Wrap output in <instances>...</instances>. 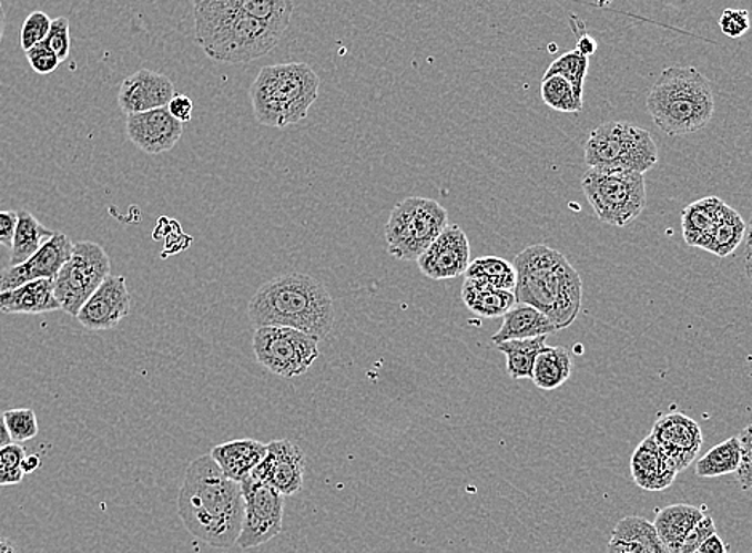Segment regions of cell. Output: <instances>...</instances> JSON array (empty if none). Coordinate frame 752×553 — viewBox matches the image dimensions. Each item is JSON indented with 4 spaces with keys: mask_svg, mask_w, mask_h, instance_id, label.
Instances as JSON below:
<instances>
[{
    "mask_svg": "<svg viewBox=\"0 0 752 553\" xmlns=\"http://www.w3.org/2000/svg\"><path fill=\"white\" fill-rule=\"evenodd\" d=\"M244 508L242 484L227 479L210 454L187 465L179 515L194 537L212 547H231L241 534Z\"/></svg>",
    "mask_w": 752,
    "mask_h": 553,
    "instance_id": "1",
    "label": "cell"
},
{
    "mask_svg": "<svg viewBox=\"0 0 752 553\" xmlns=\"http://www.w3.org/2000/svg\"><path fill=\"white\" fill-rule=\"evenodd\" d=\"M516 303L543 313L559 330L569 328L581 310L583 280L569 259L548 245H530L515 258Z\"/></svg>",
    "mask_w": 752,
    "mask_h": 553,
    "instance_id": "2",
    "label": "cell"
},
{
    "mask_svg": "<svg viewBox=\"0 0 752 553\" xmlns=\"http://www.w3.org/2000/svg\"><path fill=\"white\" fill-rule=\"evenodd\" d=\"M253 327L295 328L322 339L334 330L335 306L331 293L317 278L284 274L271 278L248 303Z\"/></svg>",
    "mask_w": 752,
    "mask_h": 553,
    "instance_id": "3",
    "label": "cell"
},
{
    "mask_svg": "<svg viewBox=\"0 0 752 553\" xmlns=\"http://www.w3.org/2000/svg\"><path fill=\"white\" fill-rule=\"evenodd\" d=\"M285 32V28L248 17L236 0H194L195 42L220 63H248L265 57Z\"/></svg>",
    "mask_w": 752,
    "mask_h": 553,
    "instance_id": "4",
    "label": "cell"
},
{
    "mask_svg": "<svg viewBox=\"0 0 752 553\" xmlns=\"http://www.w3.org/2000/svg\"><path fill=\"white\" fill-rule=\"evenodd\" d=\"M647 110L668 136L692 135L714 115L712 83L697 68H667L647 95Z\"/></svg>",
    "mask_w": 752,
    "mask_h": 553,
    "instance_id": "5",
    "label": "cell"
},
{
    "mask_svg": "<svg viewBox=\"0 0 752 553\" xmlns=\"http://www.w3.org/2000/svg\"><path fill=\"white\" fill-rule=\"evenodd\" d=\"M321 79L306 63L265 66L251 86L256 122L273 129L299 124L319 96Z\"/></svg>",
    "mask_w": 752,
    "mask_h": 553,
    "instance_id": "6",
    "label": "cell"
},
{
    "mask_svg": "<svg viewBox=\"0 0 752 553\" xmlns=\"http://www.w3.org/2000/svg\"><path fill=\"white\" fill-rule=\"evenodd\" d=\"M589 168L647 173L657 165L658 147L652 135L631 122H606L589 133L585 144Z\"/></svg>",
    "mask_w": 752,
    "mask_h": 553,
    "instance_id": "7",
    "label": "cell"
},
{
    "mask_svg": "<svg viewBox=\"0 0 752 553\" xmlns=\"http://www.w3.org/2000/svg\"><path fill=\"white\" fill-rule=\"evenodd\" d=\"M448 226V212L433 198L397 202L385 227L386 249L399 262H417Z\"/></svg>",
    "mask_w": 752,
    "mask_h": 553,
    "instance_id": "8",
    "label": "cell"
},
{
    "mask_svg": "<svg viewBox=\"0 0 752 553\" xmlns=\"http://www.w3.org/2000/svg\"><path fill=\"white\" fill-rule=\"evenodd\" d=\"M581 187L600 222L609 226H628L647 207L642 173L589 168L581 180Z\"/></svg>",
    "mask_w": 752,
    "mask_h": 553,
    "instance_id": "9",
    "label": "cell"
},
{
    "mask_svg": "<svg viewBox=\"0 0 752 553\" xmlns=\"http://www.w3.org/2000/svg\"><path fill=\"white\" fill-rule=\"evenodd\" d=\"M319 341L295 328L260 327L253 335V352L270 373L292 379L305 375L319 359Z\"/></svg>",
    "mask_w": 752,
    "mask_h": 553,
    "instance_id": "10",
    "label": "cell"
},
{
    "mask_svg": "<svg viewBox=\"0 0 752 553\" xmlns=\"http://www.w3.org/2000/svg\"><path fill=\"white\" fill-rule=\"evenodd\" d=\"M111 276V259L95 242H78L71 258L55 277V296L61 310L78 317L79 310L96 288Z\"/></svg>",
    "mask_w": 752,
    "mask_h": 553,
    "instance_id": "11",
    "label": "cell"
},
{
    "mask_svg": "<svg viewBox=\"0 0 752 553\" xmlns=\"http://www.w3.org/2000/svg\"><path fill=\"white\" fill-rule=\"evenodd\" d=\"M241 484L245 508L236 545L248 551L266 544L281 533L285 496L253 477H248Z\"/></svg>",
    "mask_w": 752,
    "mask_h": 553,
    "instance_id": "12",
    "label": "cell"
},
{
    "mask_svg": "<svg viewBox=\"0 0 752 553\" xmlns=\"http://www.w3.org/2000/svg\"><path fill=\"white\" fill-rule=\"evenodd\" d=\"M423 276L450 280L465 276L471 264V244L458 224H448L439 237L417 259Z\"/></svg>",
    "mask_w": 752,
    "mask_h": 553,
    "instance_id": "13",
    "label": "cell"
},
{
    "mask_svg": "<svg viewBox=\"0 0 752 553\" xmlns=\"http://www.w3.org/2000/svg\"><path fill=\"white\" fill-rule=\"evenodd\" d=\"M306 459L302 448L292 440H274L267 443L266 457L262 459L253 479L270 484L284 496L302 491L305 482Z\"/></svg>",
    "mask_w": 752,
    "mask_h": 553,
    "instance_id": "14",
    "label": "cell"
},
{
    "mask_svg": "<svg viewBox=\"0 0 752 553\" xmlns=\"http://www.w3.org/2000/svg\"><path fill=\"white\" fill-rule=\"evenodd\" d=\"M650 436L678 473L690 468L703 444L700 424L682 413L661 416Z\"/></svg>",
    "mask_w": 752,
    "mask_h": 553,
    "instance_id": "15",
    "label": "cell"
},
{
    "mask_svg": "<svg viewBox=\"0 0 752 553\" xmlns=\"http://www.w3.org/2000/svg\"><path fill=\"white\" fill-rule=\"evenodd\" d=\"M182 122L167 107L126 115V139L148 155L170 153L183 136Z\"/></svg>",
    "mask_w": 752,
    "mask_h": 553,
    "instance_id": "16",
    "label": "cell"
},
{
    "mask_svg": "<svg viewBox=\"0 0 752 553\" xmlns=\"http://www.w3.org/2000/svg\"><path fill=\"white\" fill-rule=\"evenodd\" d=\"M130 293L124 276H110L87 299L78 314L79 324L90 331L112 330L130 313Z\"/></svg>",
    "mask_w": 752,
    "mask_h": 553,
    "instance_id": "17",
    "label": "cell"
},
{
    "mask_svg": "<svg viewBox=\"0 0 752 553\" xmlns=\"http://www.w3.org/2000/svg\"><path fill=\"white\" fill-rule=\"evenodd\" d=\"M72 247L74 244L67 234L55 233V236L50 238L28 262L0 270V291L12 290L28 281L41 280V278L55 280L61 267L71 258Z\"/></svg>",
    "mask_w": 752,
    "mask_h": 553,
    "instance_id": "18",
    "label": "cell"
},
{
    "mask_svg": "<svg viewBox=\"0 0 752 553\" xmlns=\"http://www.w3.org/2000/svg\"><path fill=\"white\" fill-rule=\"evenodd\" d=\"M175 96V85L167 75L150 70H140L124 79L119 89L118 103L124 114H139L167 107Z\"/></svg>",
    "mask_w": 752,
    "mask_h": 553,
    "instance_id": "19",
    "label": "cell"
},
{
    "mask_svg": "<svg viewBox=\"0 0 752 553\" xmlns=\"http://www.w3.org/2000/svg\"><path fill=\"white\" fill-rule=\"evenodd\" d=\"M631 475L636 484L650 493H660L674 483L678 471L664 457L652 436L646 437L631 457Z\"/></svg>",
    "mask_w": 752,
    "mask_h": 553,
    "instance_id": "20",
    "label": "cell"
},
{
    "mask_svg": "<svg viewBox=\"0 0 752 553\" xmlns=\"http://www.w3.org/2000/svg\"><path fill=\"white\" fill-rule=\"evenodd\" d=\"M61 310L52 278L28 281L12 290L0 291V313L45 314Z\"/></svg>",
    "mask_w": 752,
    "mask_h": 553,
    "instance_id": "21",
    "label": "cell"
},
{
    "mask_svg": "<svg viewBox=\"0 0 752 553\" xmlns=\"http://www.w3.org/2000/svg\"><path fill=\"white\" fill-rule=\"evenodd\" d=\"M266 451L267 443L253 439H242L216 444L210 451V457L219 464L227 479L242 483L252 475L256 465L266 457Z\"/></svg>",
    "mask_w": 752,
    "mask_h": 553,
    "instance_id": "22",
    "label": "cell"
},
{
    "mask_svg": "<svg viewBox=\"0 0 752 553\" xmlns=\"http://www.w3.org/2000/svg\"><path fill=\"white\" fill-rule=\"evenodd\" d=\"M607 553H671L656 526L642 516H624L614 526Z\"/></svg>",
    "mask_w": 752,
    "mask_h": 553,
    "instance_id": "23",
    "label": "cell"
},
{
    "mask_svg": "<svg viewBox=\"0 0 752 553\" xmlns=\"http://www.w3.org/2000/svg\"><path fill=\"white\" fill-rule=\"evenodd\" d=\"M726 204L719 197H704L682 209L683 240L690 247L707 248L708 242L724 215Z\"/></svg>",
    "mask_w": 752,
    "mask_h": 553,
    "instance_id": "24",
    "label": "cell"
},
{
    "mask_svg": "<svg viewBox=\"0 0 752 553\" xmlns=\"http://www.w3.org/2000/svg\"><path fill=\"white\" fill-rule=\"evenodd\" d=\"M556 331L558 328L543 313L529 305L517 303L502 316L500 330L491 336V342L498 346L512 339L538 338V336H549Z\"/></svg>",
    "mask_w": 752,
    "mask_h": 553,
    "instance_id": "25",
    "label": "cell"
},
{
    "mask_svg": "<svg viewBox=\"0 0 752 553\" xmlns=\"http://www.w3.org/2000/svg\"><path fill=\"white\" fill-rule=\"evenodd\" d=\"M707 516L704 511L695 505L675 504L668 505L657 513L656 526L658 536L663 541L671 553L678 552L687 534Z\"/></svg>",
    "mask_w": 752,
    "mask_h": 553,
    "instance_id": "26",
    "label": "cell"
},
{
    "mask_svg": "<svg viewBox=\"0 0 752 553\" xmlns=\"http://www.w3.org/2000/svg\"><path fill=\"white\" fill-rule=\"evenodd\" d=\"M461 299L471 313L484 318L502 317L516 305L515 291L498 290L468 277L463 281Z\"/></svg>",
    "mask_w": 752,
    "mask_h": 553,
    "instance_id": "27",
    "label": "cell"
},
{
    "mask_svg": "<svg viewBox=\"0 0 752 553\" xmlns=\"http://www.w3.org/2000/svg\"><path fill=\"white\" fill-rule=\"evenodd\" d=\"M573 373V359L569 349L562 346H545L535 360L531 381L538 389L556 390L569 381Z\"/></svg>",
    "mask_w": 752,
    "mask_h": 553,
    "instance_id": "28",
    "label": "cell"
},
{
    "mask_svg": "<svg viewBox=\"0 0 752 553\" xmlns=\"http://www.w3.org/2000/svg\"><path fill=\"white\" fill-rule=\"evenodd\" d=\"M53 236L55 233L47 229L32 213L28 209H20L12 248H10L9 266H18V264L28 262Z\"/></svg>",
    "mask_w": 752,
    "mask_h": 553,
    "instance_id": "29",
    "label": "cell"
},
{
    "mask_svg": "<svg viewBox=\"0 0 752 553\" xmlns=\"http://www.w3.org/2000/svg\"><path fill=\"white\" fill-rule=\"evenodd\" d=\"M548 336H538L530 339H512L501 342L497 349L506 357V371L511 379H530L535 360L546 346Z\"/></svg>",
    "mask_w": 752,
    "mask_h": 553,
    "instance_id": "30",
    "label": "cell"
},
{
    "mask_svg": "<svg viewBox=\"0 0 752 553\" xmlns=\"http://www.w3.org/2000/svg\"><path fill=\"white\" fill-rule=\"evenodd\" d=\"M466 277L480 284L490 285L498 290L515 291L517 274L515 264L498 258V256H482L469 264Z\"/></svg>",
    "mask_w": 752,
    "mask_h": 553,
    "instance_id": "31",
    "label": "cell"
},
{
    "mask_svg": "<svg viewBox=\"0 0 752 553\" xmlns=\"http://www.w3.org/2000/svg\"><path fill=\"white\" fill-rule=\"evenodd\" d=\"M746 223L741 218L740 213L726 205L724 215L719 219L704 252H710L719 258H726L739 248L746 236Z\"/></svg>",
    "mask_w": 752,
    "mask_h": 553,
    "instance_id": "32",
    "label": "cell"
},
{
    "mask_svg": "<svg viewBox=\"0 0 752 553\" xmlns=\"http://www.w3.org/2000/svg\"><path fill=\"white\" fill-rule=\"evenodd\" d=\"M740 464L739 437L725 440L718 447L711 448L703 458L698 459L695 473L701 479H715V477L735 473Z\"/></svg>",
    "mask_w": 752,
    "mask_h": 553,
    "instance_id": "33",
    "label": "cell"
},
{
    "mask_svg": "<svg viewBox=\"0 0 752 553\" xmlns=\"http://www.w3.org/2000/svg\"><path fill=\"white\" fill-rule=\"evenodd\" d=\"M541 98L546 106L559 112H581L585 107V101L577 96L571 83L558 74L543 75Z\"/></svg>",
    "mask_w": 752,
    "mask_h": 553,
    "instance_id": "34",
    "label": "cell"
},
{
    "mask_svg": "<svg viewBox=\"0 0 752 553\" xmlns=\"http://www.w3.org/2000/svg\"><path fill=\"white\" fill-rule=\"evenodd\" d=\"M589 70V58L577 49L563 53L558 60L552 61L551 66L546 70L545 75H562L566 81L571 83L575 93L580 100H583L585 81Z\"/></svg>",
    "mask_w": 752,
    "mask_h": 553,
    "instance_id": "35",
    "label": "cell"
},
{
    "mask_svg": "<svg viewBox=\"0 0 752 553\" xmlns=\"http://www.w3.org/2000/svg\"><path fill=\"white\" fill-rule=\"evenodd\" d=\"M248 17L288 29L293 14L292 0H236Z\"/></svg>",
    "mask_w": 752,
    "mask_h": 553,
    "instance_id": "36",
    "label": "cell"
},
{
    "mask_svg": "<svg viewBox=\"0 0 752 553\" xmlns=\"http://www.w3.org/2000/svg\"><path fill=\"white\" fill-rule=\"evenodd\" d=\"M7 430L14 443L28 442L35 439L39 433L38 416L29 408H17L3 413Z\"/></svg>",
    "mask_w": 752,
    "mask_h": 553,
    "instance_id": "37",
    "label": "cell"
},
{
    "mask_svg": "<svg viewBox=\"0 0 752 553\" xmlns=\"http://www.w3.org/2000/svg\"><path fill=\"white\" fill-rule=\"evenodd\" d=\"M27 451L21 444L9 443L0 448V487H12L21 483L27 473L23 472V461Z\"/></svg>",
    "mask_w": 752,
    "mask_h": 553,
    "instance_id": "38",
    "label": "cell"
},
{
    "mask_svg": "<svg viewBox=\"0 0 752 553\" xmlns=\"http://www.w3.org/2000/svg\"><path fill=\"white\" fill-rule=\"evenodd\" d=\"M50 28H52V18L49 14L41 12V10L29 13L27 20L23 21V27H21V49L28 52L32 47L45 41Z\"/></svg>",
    "mask_w": 752,
    "mask_h": 553,
    "instance_id": "39",
    "label": "cell"
},
{
    "mask_svg": "<svg viewBox=\"0 0 752 553\" xmlns=\"http://www.w3.org/2000/svg\"><path fill=\"white\" fill-rule=\"evenodd\" d=\"M45 42L57 53V57L60 58L61 63L70 58V20L67 17H58L55 20H52V28H50Z\"/></svg>",
    "mask_w": 752,
    "mask_h": 553,
    "instance_id": "40",
    "label": "cell"
},
{
    "mask_svg": "<svg viewBox=\"0 0 752 553\" xmlns=\"http://www.w3.org/2000/svg\"><path fill=\"white\" fill-rule=\"evenodd\" d=\"M740 464L736 469V482L741 490H752V424L741 430Z\"/></svg>",
    "mask_w": 752,
    "mask_h": 553,
    "instance_id": "41",
    "label": "cell"
},
{
    "mask_svg": "<svg viewBox=\"0 0 752 553\" xmlns=\"http://www.w3.org/2000/svg\"><path fill=\"white\" fill-rule=\"evenodd\" d=\"M24 53H27L29 66L41 75L52 74L61 63L60 58L47 45L45 41L38 43Z\"/></svg>",
    "mask_w": 752,
    "mask_h": 553,
    "instance_id": "42",
    "label": "cell"
},
{
    "mask_svg": "<svg viewBox=\"0 0 752 553\" xmlns=\"http://www.w3.org/2000/svg\"><path fill=\"white\" fill-rule=\"evenodd\" d=\"M719 27L726 38H743L751 28L750 13H748V10L726 9L721 14Z\"/></svg>",
    "mask_w": 752,
    "mask_h": 553,
    "instance_id": "43",
    "label": "cell"
},
{
    "mask_svg": "<svg viewBox=\"0 0 752 553\" xmlns=\"http://www.w3.org/2000/svg\"><path fill=\"white\" fill-rule=\"evenodd\" d=\"M715 533H718V530H715L714 520L707 515L700 523H697V526L693 528L689 534H687L681 547H679L675 553H695L697 549L700 547L708 537Z\"/></svg>",
    "mask_w": 752,
    "mask_h": 553,
    "instance_id": "44",
    "label": "cell"
},
{
    "mask_svg": "<svg viewBox=\"0 0 752 553\" xmlns=\"http://www.w3.org/2000/svg\"><path fill=\"white\" fill-rule=\"evenodd\" d=\"M167 110L176 121L182 122V124H187V122L193 119L194 103L187 95H176L170 100L167 104Z\"/></svg>",
    "mask_w": 752,
    "mask_h": 553,
    "instance_id": "45",
    "label": "cell"
},
{
    "mask_svg": "<svg viewBox=\"0 0 752 553\" xmlns=\"http://www.w3.org/2000/svg\"><path fill=\"white\" fill-rule=\"evenodd\" d=\"M18 212H0V245L12 248Z\"/></svg>",
    "mask_w": 752,
    "mask_h": 553,
    "instance_id": "46",
    "label": "cell"
},
{
    "mask_svg": "<svg viewBox=\"0 0 752 553\" xmlns=\"http://www.w3.org/2000/svg\"><path fill=\"white\" fill-rule=\"evenodd\" d=\"M575 32L578 34L577 50L580 53H583L585 57L595 55L596 50H598V42L591 38L586 31H578L577 28L571 27Z\"/></svg>",
    "mask_w": 752,
    "mask_h": 553,
    "instance_id": "47",
    "label": "cell"
},
{
    "mask_svg": "<svg viewBox=\"0 0 752 553\" xmlns=\"http://www.w3.org/2000/svg\"><path fill=\"white\" fill-rule=\"evenodd\" d=\"M695 553H726V545L725 542L718 536V533H715L708 537V540L697 549Z\"/></svg>",
    "mask_w": 752,
    "mask_h": 553,
    "instance_id": "48",
    "label": "cell"
},
{
    "mask_svg": "<svg viewBox=\"0 0 752 553\" xmlns=\"http://www.w3.org/2000/svg\"><path fill=\"white\" fill-rule=\"evenodd\" d=\"M744 269H746L748 277H750L752 284V222L750 231H748L746 247H744Z\"/></svg>",
    "mask_w": 752,
    "mask_h": 553,
    "instance_id": "49",
    "label": "cell"
},
{
    "mask_svg": "<svg viewBox=\"0 0 752 553\" xmlns=\"http://www.w3.org/2000/svg\"><path fill=\"white\" fill-rule=\"evenodd\" d=\"M41 458H39L38 454H31V457L24 458L23 472L27 473V475L28 473L35 472L39 468H41Z\"/></svg>",
    "mask_w": 752,
    "mask_h": 553,
    "instance_id": "50",
    "label": "cell"
},
{
    "mask_svg": "<svg viewBox=\"0 0 752 553\" xmlns=\"http://www.w3.org/2000/svg\"><path fill=\"white\" fill-rule=\"evenodd\" d=\"M9 443H12V439H10L9 430H7L6 418H3V413H0V448Z\"/></svg>",
    "mask_w": 752,
    "mask_h": 553,
    "instance_id": "51",
    "label": "cell"
},
{
    "mask_svg": "<svg viewBox=\"0 0 752 553\" xmlns=\"http://www.w3.org/2000/svg\"><path fill=\"white\" fill-rule=\"evenodd\" d=\"M0 553H20L12 541L0 537Z\"/></svg>",
    "mask_w": 752,
    "mask_h": 553,
    "instance_id": "52",
    "label": "cell"
},
{
    "mask_svg": "<svg viewBox=\"0 0 752 553\" xmlns=\"http://www.w3.org/2000/svg\"><path fill=\"white\" fill-rule=\"evenodd\" d=\"M3 31H6V12H3L2 2H0V43H2Z\"/></svg>",
    "mask_w": 752,
    "mask_h": 553,
    "instance_id": "53",
    "label": "cell"
}]
</instances>
